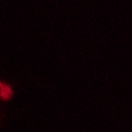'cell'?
<instances>
[{
    "label": "cell",
    "instance_id": "1",
    "mask_svg": "<svg viewBox=\"0 0 132 132\" xmlns=\"http://www.w3.org/2000/svg\"><path fill=\"white\" fill-rule=\"evenodd\" d=\"M0 94H1V97L3 98L7 99L9 98L11 95H12V90L11 87H9L6 85L1 83V86H0Z\"/></svg>",
    "mask_w": 132,
    "mask_h": 132
}]
</instances>
